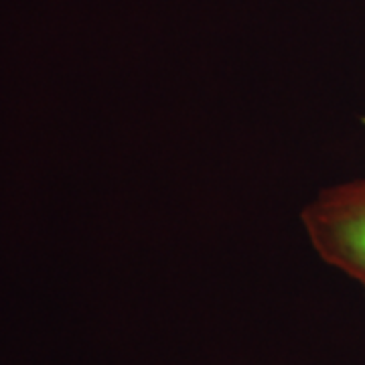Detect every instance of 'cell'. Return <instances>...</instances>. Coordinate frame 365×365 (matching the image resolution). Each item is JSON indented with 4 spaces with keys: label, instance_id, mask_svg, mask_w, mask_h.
Wrapping results in <instances>:
<instances>
[{
    "label": "cell",
    "instance_id": "1",
    "mask_svg": "<svg viewBox=\"0 0 365 365\" xmlns=\"http://www.w3.org/2000/svg\"><path fill=\"white\" fill-rule=\"evenodd\" d=\"M302 223L317 254L365 292V179L321 191Z\"/></svg>",
    "mask_w": 365,
    "mask_h": 365
}]
</instances>
